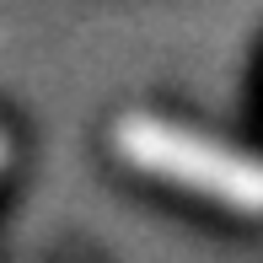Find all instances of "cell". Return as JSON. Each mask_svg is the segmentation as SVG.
<instances>
[{"mask_svg":"<svg viewBox=\"0 0 263 263\" xmlns=\"http://www.w3.org/2000/svg\"><path fill=\"white\" fill-rule=\"evenodd\" d=\"M113 151L135 172H151L161 183L188 188V194H204L236 215H263V161L236 145L204 140L156 113H124L113 124Z\"/></svg>","mask_w":263,"mask_h":263,"instance_id":"1","label":"cell"},{"mask_svg":"<svg viewBox=\"0 0 263 263\" xmlns=\"http://www.w3.org/2000/svg\"><path fill=\"white\" fill-rule=\"evenodd\" d=\"M6 156H11V140H6V135H0V166H6Z\"/></svg>","mask_w":263,"mask_h":263,"instance_id":"2","label":"cell"}]
</instances>
